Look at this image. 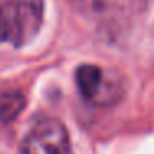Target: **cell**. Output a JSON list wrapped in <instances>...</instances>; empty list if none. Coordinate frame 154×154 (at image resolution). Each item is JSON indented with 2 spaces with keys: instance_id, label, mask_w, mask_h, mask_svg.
<instances>
[{
  "instance_id": "6da1fadb",
  "label": "cell",
  "mask_w": 154,
  "mask_h": 154,
  "mask_svg": "<svg viewBox=\"0 0 154 154\" xmlns=\"http://www.w3.org/2000/svg\"><path fill=\"white\" fill-rule=\"evenodd\" d=\"M43 0H5L0 4V43L14 48L28 45L43 23Z\"/></svg>"
},
{
  "instance_id": "7a4b0ae2",
  "label": "cell",
  "mask_w": 154,
  "mask_h": 154,
  "mask_svg": "<svg viewBox=\"0 0 154 154\" xmlns=\"http://www.w3.org/2000/svg\"><path fill=\"white\" fill-rule=\"evenodd\" d=\"M22 154H73L70 134L61 121L43 118L33 124L20 144Z\"/></svg>"
},
{
  "instance_id": "3957f363",
  "label": "cell",
  "mask_w": 154,
  "mask_h": 154,
  "mask_svg": "<svg viewBox=\"0 0 154 154\" xmlns=\"http://www.w3.org/2000/svg\"><path fill=\"white\" fill-rule=\"evenodd\" d=\"M73 10L85 20L109 30L119 20L121 0H68Z\"/></svg>"
},
{
  "instance_id": "277c9868",
  "label": "cell",
  "mask_w": 154,
  "mask_h": 154,
  "mask_svg": "<svg viewBox=\"0 0 154 154\" xmlns=\"http://www.w3.org/2000/svg\"><path fill=\"white\" fill-rule=\"evenodd\" d=\"M108 85L104 73L96 65H81L76 68V86L81 98L94 104H103V88Z\"/></svg>"
},
{
  "instance_id": "5b68a950",
  "label": "cell",
  "mask_w": 154,
  "mask_h": 154,
  "mask_svg": "<svg viewBox=\"0 0 154 154\" xmlns=\"http://www.w3.org/2000/svg\"><path fill=\"white\" fill-rule=\"evenodd\" d=\"M27 100L20 91H5L0 94V121L12 123L23 111Z\"/></svg>"
}]
</instances>
